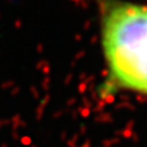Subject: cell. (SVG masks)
Returning a JSON list of instances; mask_svg holds the SVG:
<instances>
[{"mask_svg": "<svg viewBox=\"0 0 147 147\" xmlns=\"http://www.w3.org/2000/svg\"><path fill=\"white\" fill-rule=\"evenodd\" d=\"M102 48L110 81L147 96V5L102 0Z\"/></svg>", "mask_w": 147, "mask_h": 147, "instance_id": "1", "label": "cell"}]
</instances>
